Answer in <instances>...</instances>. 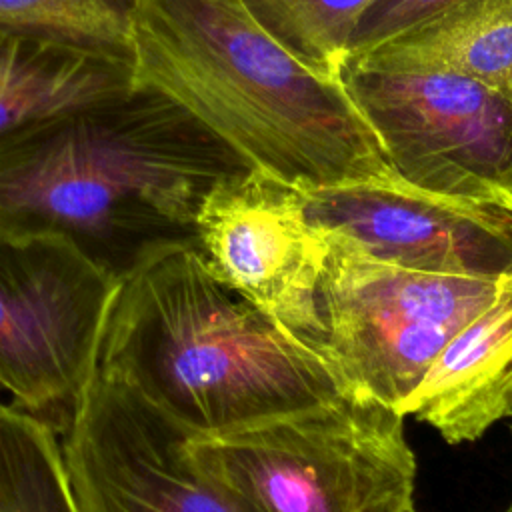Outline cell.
Instances as JSON below:
<instances>
[{"label":"cell","instance_id":"obj_1","mask_svg":"<svg viewBox=\"0 0 512 512\" xmlns=\"http://www.w3.org/2000/svg\"><path fill=\"white\" fill-rule=\"evenodd\" d=\"M246 170L188 110L136 84L0 144V232L66 238L120 278L152 248L196 244L210 190Z\"/></svg>","mask_w":512,"mask_h":512},{"label":"cell","instance_id":"obj_2","mask_svg":"<svg viewBox=\"0 0 512 512\" xmlns=\"http://www.w3.org/2000/svg\"><path fill=\"white\" fill-rule=\"evenodd\" d=\"M98 374L192 436L342 396L322 358L222 284L194 242L152 248L120 276Z\"/></svg>","mask_w":512,"mask_h":512},{"label":"cell","instance_id":"obj_3","mask_svg":"<svg viewBox=\"0 0 512 512\" xmlns=\"http://www.w3.org/2000/svg\"><path fill=\"white\" fill-rule=\"evenodd\" d=\"M132 66L136 84L300 192L394 176L342 82L300 64L242 0H140Z\"/></svg>","mask_w":512,"mask_h":512},{"label":"cell","instance_id":"obj_4","mask_svg":"<svg viewBox=\"0 0 512 512\" xmlns=\"http://www.w3.org/2000/svg\"><path fill=\"white\" fill-rule=\"evenodd\" d=\"M404 414L346 396L216 436H190L196 466L256 512H414Z\"/></svg>","mask_w":512,"mask_h":512},{"label":"cell","instance_id":"obj_5","mask_svg":"<svg viewBox=\"0 0 512 512\" xmlns=\"http://www.w3.org/2000/svg\"><path fill=\"white\" fill-rule=\"evenodd\" d=\"M326 236L314 350L342 396L402 414L440 350L494 298L498 278L408 270Z\"/></svg>","mask_w":512,"mask_h":512},{"label":"cell","instance_id":"obj_6","mask_svg":"<svg viewBox=\"0 0 512 512\" xmlns=\"http://www.w3.org/2000/svg\"><path fill=\"white\" fill-rule=\"evenodd\" d=\"M118 282L66 238L0 232V386L56 432L98 374Z\"/></svg>","mask_w":512,"mask_h":512},{"label":"cell","instance_id":"obj_7","mask_svg":"<svg viewBox=\"0 0 512 512\" xmlns=\"http://www.w3.org/2000/svg\"><path fill=\"white\" fill-rule=\"evenodd\" d=\"M340 82L400 180L512 212V106L498 94L440 70L344 64Z\"/></svg>","mask_w":512,"mask_h":512},{"label":"cell","instance_id":"obj_8","mask_svg":"<svg viewBox=\"0 0 512 512\" xmlns=\"http://www.w3.org/2000/svg\"><path fill=\"white\" fill-rule=\"evenodd\" d=\"M192 434L118 382L96 374L64 432L80 512H256L202 472Z\"/></svg>","mask_w":512,"mask_h":512},{"label":"cell","instance_id":"obj_9","mask_svg":"<svg viewBox=\"0 0 512 512\" xmlns=\"http://www.w3.org/2000/svg\"><path fill=\"white\" fill-rule=\"evenodd\" d=\"M196 246L222 284L316 348L328 236L300 190L258 170L222 180L196 216Z\"/></svg>","mask_w":512,"mask_h":512},{"label":"cell","instance_id":"obj_10","mask_svg":"<svg viewBox=\"0 0 512 512\" xmlns=\"http://www.w3.org/2000/svg\"><path fill=\"white\" fill-rule=\"evenodd\" d=\"M308 218L368 256L418 272L500 278L512 272V216L424 192L396 174L302 192Z\"/></svg>","mask_w":512,"mask_h":512},{"label":"cell","instance_id":"obj_11","mask_svg":"<svg viewBox=\"0 0 512 512\" xmlns=\"http://www.w3.org/2000/svg\"><path fill=\"white\" fill-rule=\"evenodd\" d=\"M448 444L474 442L512 416V272L440 350L402 406Z\"/></svg>","mask_w":512,"mask_h":512},{"label":"cell","instance_id":"obj_12","mask_svg":"<svg viewBox=\"0 0 512 512\" xmlns=\"http://www.w3.org/2000/svg\"><path fill=\"white\" fill-rule=\"evenodd\" d=\"M134 86L128 60L0 30V144L48 116Z\"/></svg>","mask_w":512,"mask_h":512},{"label":"cell","instance_id":"obj_13","mask_svg":"<svg viewBox=\"0 0 512 512\" xmlns=\"http://www.w3.org/2000/svg\"><path fill=\"white\" fill-rule=\"evenodd\" d=\"M346 64L454 72L512 106V0H460Z\"/></svg>","mask_w":512,"mask_h":512},{"label":"cell","instance_id":"obj_14","mask_svg":"<svg viewBox=\"0 0 512 512\" xmlns=\"http://www.w3.org/2000/svg\"><path fill=\"white\" fill-rule=\"evenodd\" d=\"M0 512H80L56 430L0 404Z\"/></svg>","mask_w":512,"mask_h":512},{"label":"cell","instance_id":"obj_15","mask_svg":"<svg viewBox=\"0 0 512 512\" xmlns=\"http://www.w3.org/2000/svg\"><path fill=\"white\" fill-rule=\"evenodd\" d=\"M140 0H0V30L132 62Z\"/></svg>","mask_w":512,"mask_h":512},{"label":"cell","instance_id":"obj_16","mask_svg":"<svg viewBox=\"0 0 512 512\" xmlns=\"http://www.w3.org/2000/svg\"><path fill=\"white\" fill-rule=\"evenodd\" d=\"M374 0H242L252 18L300 64L340 80L354 32Z\"/></svg>","mask_w":512,"mask_h":512},{"label":"cell","instance_id":"obj_17","mask_svg":"<svg viewBox=\"0 0 512 512\" xmlns=\"http://www.w3.org/2000/svg\"><path fill=\"white\" fill-rule=\"evenodd\" d=\"M458 2L460 0H374L354 32L346 60L376 50L384 42L412 30Z\"/></svg>","mask_w":512,"mask_h":512},{"label":"cell","instance_id":"obj_18","mask_svg":"<svg viewBox=\"0 0 512 512\" xmlns=\"http://www.w3.org/2000/svg\"><path fill=\"white\" fill-rule=\"evenodd\" d=\"M504 512H512V504H510V506H508Z\"/></svg>","mask_w":512,"mask_h":512},{"label":"cell","instance_id":"obj_19","mask_svg":"<svg viewBox=\"0 0 512 512\" xmlns=\"http://www.w3.org/2000/svg\"><path fill=\"white\" fill-rule=\"evenodd\" d=\"M510 504H512V502H510Z\"/></svg>","mask_w":512,"mask_h":512},{"label":"cell","instance_id":"obj_20","mask_svg":"<svg viewBox=\"0 0 512 512\" xmlns=\"http://www.w3.org/2000/svg\"><path fill=\"white\" fill-rule=\"evenodd\" d=\"M510 214H512V212H510Z\"/></svg>","mask_w":512,"mask_h":512}]
</instances>
